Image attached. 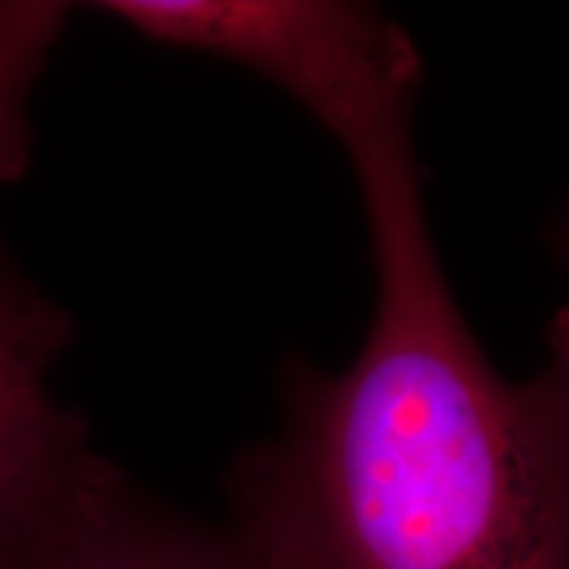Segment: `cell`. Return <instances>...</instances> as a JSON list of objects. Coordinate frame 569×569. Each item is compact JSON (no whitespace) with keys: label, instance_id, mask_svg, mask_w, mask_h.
Segmentation results:
<instances>
[{"label":"cell","instance_id":"obj_5","mask_svg":"<svg viewBox=\"0 0 569 569\" xmlns=\"http://www.w3.org/2000/svg\"><path fill=\"white\" fill-rule=\"evenodd\" d=\"M69 11L59 0H0V182H17L30 169L32 92Z\"/></svg>","mask_w":569,"mask_h":569},{"label":"cell","instance_id":"obj_2","mask_svg":"<svg viewBox=\"0 0 569 569\" xmlns=\"http://www.w3.org/2000/svg\"><path fill=\"white\" fill-rule=\"evenodd\" d=\"M140 38L232 61L311 113L346 156L415 130L422 53L380 6L356 0H106Z\"/></svg>","mask_w":569,"mask_h":569},{"label":"cell","instance_id":"obj_1","mask_svg":"<svg viewBox=\"0 0 569 569\" xmlns=\"http://www.w3.org/2000/svg\"><path fill=\"white\" fill-rule=\"evenodd\" d=\"M375 309L353 361L293 356L274 438L230 472L232 517L303 569H569V330L511 382L446 280L415 130L348 156Z\"/></svg>","mask_w":569,"mask_h":569},{"label":"cell","instance_id":"obj_3","mask_svg":"<svg viewBox=\"0 0 569 569\" xmlns=\"http://www.w3.org/2000/svg\"><path fill=\"white\" fill-rule=\"evenodd\" d=\"M0 569H303L230 517L177 509L88 443L0 503Z\"/></svg>","mask_w":569,"mask_h":569},{"label":"cell","instance_id":"obj_4","mask_svg":"<svg viewBox=\"0 0 569 569\" xmlns=\"http://www.w3.org/2000/svg\"><path fill=\"white\" fill-rule=\"evenodd\" d=\"M71 340L69 311L0 243V503L90 440L84 419L51 388V369Z\"/></svg>","mask_w":569,"mask_h":569}]
</instances>
